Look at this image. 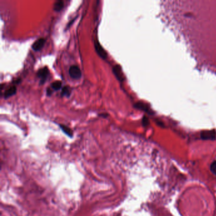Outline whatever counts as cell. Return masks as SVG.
<instances>
[{
  "instance_id": "15",
  "label": "cell",
  "mask_w": 216,
  "mask_h": 216,
  "mask_svg": "<svg viewBox=\"0 0 216 216\" xmlns=\"http://www.w3.org/2000/svg\"><path fill=\"white\" fill-rule=\"evenodd\" d=\"M53 93V91L50 88H48L46 89V94L48 96H51Z\"/></svg>"
},
{
  "instance_id": "4",
  "label": "cell",
  "mask_w": 216,
  "mask_h": 216,
  "mask_svg": "<svg viewBox=\"0 0 216 216\" xmlns=\"http://www.w3.org/2000/svg\"><path fill=\"white\" fill-rule=\"evenodd\" d=\"M50 74V72L48 69L47 67H44L41 69H40L37 73V76L41 79L40 84L43 85V84L45 82L46 79H47L48 76Z\"/></svg>"
},
{
  "instance_id": "8",
  "label": "cell",
  "mask_w": 216,
  "mask_h": 216,
  "mask_svg": "<svg viewBox=\"0 0 216 216\" xmlns=\"http://www.w3.org/2000/svg\"><path fill=\"white\" fill-rule=\"evenodd\" d=\"M134 106H135V108H136V109L144 110V111H145V112H147L148 113H151L150 109H149V107L146 104L143 103L142 102H138Z\"/></svg>"
},
{
  "instance_id": "14",
  "label": "cell",
  "mask_w": 216,
  "mask_h": 216,
  "mask_svg": "<svg viewBox=\"0 0 216 216\" xmlns=\"http://www.w3.org/2000/svg\"><path fill=\"white\" fill-rule=\"evenodd\" d=\"M142 123H143V125L144 126H147L149 124V121H148V118L146 117V116H144L143 119H142Z\"/></svg>"
},
{
  "instance_id": "2",
  "label": "cell",
  "mask_w": 216,
  "mask_h": 216,
  "mask_svg": "<svg viewBox=\"0 0 216 216\" xmlns=\"http://www.w3.org/2000/svg\"><path fill=\"white\" fill-rule=\"evenodd\" d=\"M112 72L116 78L121 82H123L124 81L125 77L123 74L122 68L119 64H116L115 65L113 68H112Z\"/></svg>"
},
{
  "instance_id": "13",
  "label": "cell",
  "mask_w": 216,
  "mask_h": 216,
  "mask_svg": "<svg viewBox=\"0 0 216 216\" xmlns=\"http://www.w3.org/2000/svg\"><path fill=\"white\" fill-rule=\"evenodd\" d=\"M210 171L212 172L216 175V160L213 162L210 165Z\"/></svg>"
},
{
  "instance_id": "6",
  "label": "cell",
  "mask_w": 216,
  "mask_h": 216,
  "mask_svg": "<svg viewBox=\"0 0 216 216\" xmlns=\"http://www.w3.org/2000/svg\"><path fill=\"white\" fill-rule=\"evenodd\" d=\"M44 43H45V39L43 38H40L32 44V48L34 51H39L43 47Z\"/></svg>"
},
{
  "instance_id": "9",
  "label": "cell",
  "mask_w": 216,
  "mask_h": 216,
  "mask_svg": "<svg viewBox=\"0 0 216 216\" xmlns=\"http://www.w3.org/2000/svg\"><path fill=\"white\" fill-rule=\"evenodd\" d=\"M64 6V3L62 0H58V1L56 2L53 6V10L56 11H59L62 10Z\"/></svg>"
},
{
  "instance_id": "1",
  "label": "cell",
  "mask_w": 216,
  "mask_h": 216,
  "mask_svg": "<svg viewBox=\"0 0 216 216\" xmlns=\"http://www.w3.org/2000/svg\"><path fill=\"white\" fill-rule=\"evenodd\" d=\"M69 73L70 76L74 79H80L82 75L80 68L76 65H73L70 67L69 70Z\"/></svg>"
},
{
  "instance_id": "10",
  "label": "cell",
  "mask_w": 216,
  "mask_h": 216,
  "mask_svg": "<svg viewBox=\"0 0 216 216\" xmlns=\"http://www.w3.org/2000/svg\"><path fill=\"white\" fill-rule=\"evenodd\" d=\"M60 127L61 129L64 132V133L68 135L70 137H73V132L72 131L71 129H70L68 126L63 125V124H60Z\"/></svg>"
},
{
  "instance_id": "11",
  "label": "cell",
  "mask_w": 216,
  "mask_h": 216,
  "mask_svg": "<svg viewBox=\"0 0 216 216\" xmlns=\"http://www.w3.org/2000/svg\"><path fill=\"white\" fill-rule=\"evenodd\" d=\"M62 82L60 81H55L53 82L51 85L52 88L55 91H58V90L62 88Z\"/></svg>"
},
{
  "instance_id": "12",
  "label": "cell",
  "mask_w": 216,
  "mask_h": 216,
  "mask_svg": "<svg viewBox=\"0 0 216 216\" xmlns=\"http://www.w3.org/2000/svg\"><path fill=\"white\" fill-rule=\"evenodd\" d=\"M70 95V88L69 86H65L62 88L61 92V97L66 96V97H69Z\"/></svg>"
},
{
  "instance_id": "7",
  "label": "cell",
  "mask_w": 216,
  "mask_h": 216,
  "mask_svg": "<svg viewBox=\"0 0 216 216\" xmlns=\"http://www.w3.org/2000/svg\"><path fill=\"white\" fill-rule=\"evenodd\" d=\"M17 92V88L16 86H11V88H8L7 90L5 91V93H4V97L5 98H8L10 97H11V96H13Z\"/></svg>"
},
{
  "instance_id": "3",
  "label": "cell",
  "mask_w": 216,
  "mask_h": 216,
  "mask_svg": "<svg viewBox=\"0 0 216 216\" xmlns=\"http://www.w3.org/2000/svg\"><path fill=\"white\" fill-rule=\"evenodd\" d=\"M94 48L96 50V52L97 53V54L103 60H105L107 57V53L104 50L102 46L100 44V43L98 41V40H95L94 41Z\"/></svg>"
},
{
  "instance_id": "16",
  "label": "cell",
  "mask_w": 216,
  "mask_h": 216,
  "mask_svg": "<svg viewBox=\"0 0 216 216\" xmlns=\"http://www.w3.org/2000/svg\"><path fill=\"white\" fill-rule=\"evenodd\" d=\"M99 116H100V117H105V118H106V117H107V116L108 115H108V114H106V113H104V114H100L99 115H98Z\"/></svg>"
},
{
  "instance_id": "5",
  "label": "cell",
  "mask_w": 216,
  "mask_h": 216,
  "mask_svg": "<svg viewBox=\"0 0 216 216\" xmlns=\"http://www.w3.org/2000/svg\"><path fill=\"white\" fill-rule=\"evenodd\" d=\"M215 137H216V133L214 130L203 131L201 133V138L203 139L213 140V139H215Z\"/></svg>"
}]
</instances>
